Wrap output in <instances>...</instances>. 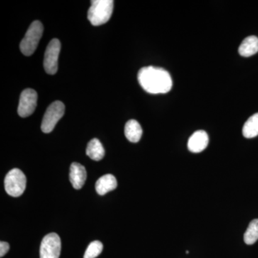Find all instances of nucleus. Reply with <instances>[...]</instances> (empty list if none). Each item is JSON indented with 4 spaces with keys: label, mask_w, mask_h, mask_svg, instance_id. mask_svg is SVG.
<instances>
[{
    "label": "nucleus",
    "mask_w": 258,
    "mask_h": 258,
    "mask_svg": "<svg viewBox=\"0 0 258 258\" xmlns=\"http://www.w3.org/2000/svg\"><path fill=\"white\" fill-rule=\"evenodd\" d=\"M125 136L129 142L137 143L142 138V128L137 120H129L125 125Z\"/></svg>",
    "instance_id": "obj_12"
},
{
    "label": "nucleus",
    "mask_w": 258,
    "mask_h": 258,
    "mask_svg": "<svg viewBox=\"0 0 258 258\" xmlns=\"http://www.w3.org/2000/svg\"><path fill=\"white\" fill-rule=\"evenodd\" d=\"M61 48L60 42L53 39L49 42L44 57V69L47 74L54 75L58 69V57Z\"/></svg>",
    "instance_id": "obj_6"
},
{
    "label": "nucleus",
    "mask_w": 258,
    "mask_h": 258,
    "mask_svg": "<svg viewBox=\"0 0 258 258\" xmlns=\"http://www.w3.org/2000/svg\"><path fill=\"white\" fill-rule=\"evenodd\" d=\"M43 25L38 20H35L30 25L20 42V50L23 55L30 56L35 52L43 34Z\"/></svg>",
    "instance_id": "obj_3"
},
{
    "label": "nucleus",
    "mask_w": 258,
    "mask_h": 258,
    "mask_svg": "<svg viewBox=\"0 0 258 258\" xmlns=\"http://www.w3.org/2000/svg\"><path fill=\"white\" fill-rule=\"evenodd\" d=\"M209 144L208 134L203 130L195 132L188 141V149L191 152L200 153L208 147Z\"/></svg>",
    "instance_id": "obj_9"
},
{
    "label": "nucleus",
    "mask_w": 258,
    "mask_h": 258,
    "mask_svg": "<svg viewBox=\"0 0 258 258\" xmlns=\"http://www.w3.org/2000/svg\"><path fill=\"white\" fill-rule=\"evenodd\" d=\"M26 176L19 169H13L8 172L5 179V189L10 196H21L26 188Z\"/></svg>",
    "instance_id": "obj_4"
},
{
    "label": "nucleus",
    "mask_w": 258,
    "mask_h": 258,
    "mask_svg": "<svg viewBox=\"0 0 258 258\" xmlns=\"http://www.w3.org/2000/svg\"><path fill=\"white\" fill-rule=\"evenodd\" d=\"M86 154L95 161H100L104 157L105 149L98 139H93L90 141L86 149Z\"/></svg>",
    "instance_id": "obj_14"
},
{
    "label": "nucleus",
    "mask_w": 258,
    "mask_h": 258,
    "mask_svg": "<svg viewBox=\"0 0 258 258\" xmlns=\"http://www.w3.org/2000/svg\"><path fill=\"white\" fill-rule=\"evenodd\" d=\"M103 248L102 242L98 240L93 241L88 246L83 258H96L101 253Z\"/></svg>",
    "instance_id": "obj_17"
},
{
    "label": "nucleus",
    "mask_w": 258,
    "mask_h": 258,
    "mask_svg": "<svg viewBox=\"0 0 258 258\" xmlns=\"http://www.w3.org/2000/svg\"><path fill=\"white\" fill-rule=\"evenodd\" d=\"M61 251V240L57 234L45 235L42 239L40 248V258H59Z\"/></svg>",
    "instance_id": "obj_7"
},
{
    "label": "nucleus",
    "mask_w": 258,
    "mask_h": 258,
    "mask_svg": "<svg viewBox=\"0 0 258 258\" xmlns=\"http://www.w3.org/2000/svg\"><path fill=\"white\" fill-rule=\"evenodd\" d=\"M86 168L79 163H73L70 168V181L74 189H81L86 182Z\"/></svg>",
    "instance_id": "obj_10"
},
{
    "label": "nucleus",
    "mask_w": 258,
    "mask_h": 258,
    "mask_svg": "<svg viewBox=\"0 0 258 258\" xmlns=\"http://www.w3.org/2000/svg\"><path fill=\"white\" fill-rule=\"evenodd\" d=\"M242 134L247 139H252L258 136V113L249 117L244 123Z\"/></svg>",
    "instance_id": "obj_15"
},
{
    "label": "nucleus",
    "mask_w": 258,
    "mask_h": 258,
    "mask_svg": "<svg viewBox=\"0 0 258 258\" xmlns=\"http://www.w3.org/2000/svg\"><path fill=\"white\" fill-rule=\"evenodd\" d=\"M239 53L243 57H250L258 52V38L256 36H249L241 43L239 47Z\"/></svg>",
    "instance_id": "obj_13"
},
{
    "label": "nucleus",
    "mask_w": 258,
    "mask_h": 258,
    "mask_svg": "<svg viewBox=\"0 0 258 258\" xmlns=\"http://www.w3.org/2000/svg\"><path fill=\"white\" fill-rule=\"evenodd\" d=\"M64 105L61 101L53 102L47 108L42 118L41 130L43 133L49 134L55 128L57 122L63 116Z\"/></svg>",
    "instance_id": "obj_5"
},
{
    "label": "nucleus",
    "mask_w": 258,
    "mask_h": 258,
    "mask_svg": "<svg viewBox=\"0 0 258 258\" xmlns=\"http://www.w3.org/2000/svg\"><path fill=\"white\" fill-rule=\"evenodd\" d=\"M117 180L112 174H106L101 176L96 183L97 193L100 195H104L109 191H113L117 187Z\"/></svg>",
    "instance_id": "obj_11"
},
{
    "label": "nucleus",
    "mask_w": 258,
    "mask_h": 258,
    "mask_svg": "<svg viewBox=\"0 0 258 258\" xmlns=\"http://www.w3.org/2000/svg\"><path fill=\"white\" fill-rule=\"evenodd\" d=\"M37 93L31 88L24 90L20 95L19 101L18 114L22 118L30 116L37 107Z\"/></svg>",
    "instance_id": "obj_8"
},
{
    "label": "nucleus",
    "mask_w": 258,
    "mask_h": 258,
    "mask_svg": "<svg viewBox=\"0 0 258 258\" xmlns=\"http://www.w3.org/2000/svg\"><path fill=\"white\" fill-rule=\"evenodd\" d=\"M113 0H94L91 1L88 10V18L94 26H99L108 22L113 10Z\"/></svg>",
    "instance_id": "obj_2"
},
{
    "label": "nucleus",
    "mask_w": 258,
    "mask_h": 258,
    "mask_svg": "<svg viewBox=\"0 0 258 258\" xmlns=\"http://www.w3.org/2000/svg\"><path fill=\"white\" fill-rule=\"evenodd\" d=\"M258 240V219L253 220L249 224L244 232V241L247 244H253Z\"/></svg>",
    "instance_id": "obj_16"
},
{
    "label": "nucleus",
    "mask_w": 258,
    "mask_h": 258,
    "mask_svg": "<svg viewBox=\"0 0 258 258\" xmlns=\"http://www.w3.org/2000/svg\"><path fill=\"white\" fill-rule=\"evenodd\" d=\"M10 249V244L6 242L1 241L0 242V257H3L5 254L8 253Z\"/></svg>",
    "instance_id": "obj_18"
},
{
    "label": "nucleus",
    "mask_w": 258,
    "mask_h": 258,
    "mask_svg": "<svg viewBox=\"0 0 258 258\" xmlns=\"http://www.w3.org/2000/svg\"><path fill=\"white\" fill-rule=\"evenodd\" d=\"M138 81L144 91L151 94L166 93L172 88L170 74L161 68L148 66L139 71Z\"/></svg>",
    "instance_id": "obj_1"
}]
</instances>
